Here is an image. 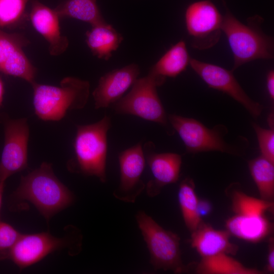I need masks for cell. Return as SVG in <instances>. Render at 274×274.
Masks as SVG:
<instances>
[{
    "instance_id": "1",
    "label": "cell",
    "mask_w": 274,
    "mask_h": 274,
    "mask_svg": "<svg viewBox=\"0 0 274 274\" xmlns=\"http://www.w3.org/2000/svg\"><path fill=\"white\" fill-rule=\"evenodd\" d=\"M11 199L30 202L48 222L54 215L71 206L74 196L56 176L52 164L43 162L38 168L21 177Z\"/></svg>"
},
{
    "instance_id": "2",
    "label": "cell",
    "mask_w": 274,
    "mask_h": 274,
    "mask_svg": "<svg viewBox=\"0 0 274 274\" xmlns=\"http://www.w3.org/2000/svg\"><path fill=\"white\" fill-rule=\"evenodd\" d=\"M224 3L226 11L223 16L221 30L226 36L233 54L234 64L231 71L254 60L273 58V39L261 29L263 18L256 15L247 19V24H244Z\"/></svg>"
},
{
    "instance_id": "3",
    "label": "cell",
    "mask_w": 274,
    "mask_h": 274,
    "mask_svg": "<svg viewBox=\"0 0 274 274\" xmlns=\"http://www.w3.org/2000/svg\"><path fill=\"white\" fill-rule=\"evenodd\" d=\"M35 114L44 121H58L70 111L83 109L90 93L88 81L74 77H66L59 86L38 83L31 84Z\"/></svg>"
},
{
    "instance_id": "4",
    "label": "cell",
    "mask_w": 274,
    "mask_h": 274,
    "mask_svg": "<svg viewBox=\"0 0 274 274\" xmlns=\"http://www.w3.org/2000/svg\"><path fill=\"white\" fill-rule=\"evenodd\" d=\"M111 127V119L107 115L94 123L76 125L75 155L67 162L68 170L106 182L107 134Z\"/></svg>"
},
{
    "instance_id": "5",
    "label": "cell",
    "mask_w": 274,
    "mask_h": 274,
    "mask_svg": "<svg viewBox=\"0 0 274 274\" xmlns=\"http://www.w3.org/2000/svg\"><path fill=\"white\" fill-rule=\"evenodd\" d=\"M165 81L149 72L137 79L130 91L111 107L118 114L134 115L167 127L168 117L157 91Z\"/></svg>"
},
{
    "instance_id": "6",
    "label": "cell",
    "mask_w": 274,
    "mask_h": 274,
    "mask_svg": "<svg viewBox=\"0 0 274 274\" xmlns=\"http://www.w3.org/2000/svg\"><path fill=\"white\" fill-rule=\"evenodd\" d=\"M150 255V262L155 270H172L180 273L185 270L180 249L179 236L160 226L145 212L135 215Z\"/></svg>"
},
{
    "instance_id": "7",
    "label": "cell",
    "mask_w": 274,
    "mask_h": 274,
    "mask_svg": "<svg viewBox=\"0 0 274 274\" xmlns=\"http://www.w3.org/2000/svg\"><path fill=\"white\" fill-rule=\"evenodd\" d=\"M81 234L74 227L70 233L62 237L46 232L21 234L11 251L9 259L22 270L64 248H68L72 255L77 254L81 248Z\"/></svg>"
},
{
    "instance_id": "8",
    "label": "cell",
    "mask_w": 274,
    "mask_h": 274,
    "mask_svg": "<svg viewBox=\"0 0 274 274\" xmlns=\"http://www.w3.org/2000/svg\"><path fill=\"white\" fill-rule=\"evenodd\" d=\"M168 120L173 129L183 142L187 152L220 151L231 154H238L235 146L227 143L224 139L227 129L223 125L213 128L206 127L199 121L176 114H170Z\"/></svg>"
},
{
    "instance_id": "9",
    "label": "cell",
    "mask_w": 274,
    "mask_h": 274,
    "mask_svg": "<svg viewBox=\"0 0 274 274\" xmlns=\"http://www.w3.org/2000/svg\"><path fill=\"white\" fill-rule=\"evenodd\" d=\"M4 131V144L0 159V182L27 167L29 128L26 118L12 119L0 114Z\"/></svg>"
},
{
    "instance_id": "10",
    "label": "cell",
    "mask_w": 274,
    "mask_h": 274,
    "mask_svg": "<svg viewBox=\"0 0 274 274\" xmlns=\"http://www.w3.org/2000/svg\"><path fill=\"white\" fill-rule=\"evenodd\" d=\"M223 16L210 0L190 4L185 13L187 31L192 46L199 50L210 48L219 41Z\"/></svg>"
},
{
    "instance_id": "11",
    "label": "cell",
    "mask_w": 274,
    "mask_h": 274,
    "mask_svg": "<svg viewBox=\"0 0 274 274\" xmlns=\"http://www.w3.org/2000/svg\"><path fill=\"white\" fill-rule=\"evenodd\" d=\"M189 64L209 87L227 94L242 105L253 117L260 115L262 106L247 95L232 71L193 58L190 59Z\"/></svg>"
},
{
    "instance_id": "12",
    "label": "cell",
    "mask_w": 274,
    "mask_h": 274,
    "mask_svg": "<svg viewBox=\"0 0 274 274\" xmlns=\"http://www.w3.org/2000/svg\"><path fill=\"white\" fill-rule=\"evenodd\" d=\"M29 44L23 35L0 28V73L19 78L30 85L36 82L37 70L24 51Z\"/></svg>"
},
{
    "instance_id": "13",
    "label": "cell",
    "mask_w": 274,
    "mask_h": 274,
    "mask_svg": "<svg viewBox=\"0 0 274 274\" xmlns=\"http://www.w3.org/2000/svg\"><path fill=\"white\" fill-rule=\"evenodd\" d=\"M118 160L120 183L113 195L121 201L133 203L146 186L141 179L146 162L142 144L139 143L121 152Z\"/></svg>"
},
{
    "instance_id": "14",
    "label": "cell",
    "mask_w": 274,
    "mask_h": 274,
    "mask_svg": "<svg viewBox=\"0 0 274 274\" xmlns=\"http://www.w3.org/2000/svg\"><path fill=\"white\" fill-rule=\"evenodd\" d=\"M144 155L152 175V179L145 186L147 195H158L164 186L176 183L179 179L182 157L174 153H157L152 142L145 144Z\"/></svg>"
},
{
    "instance_id": "15",
    "label": "cell",
    "mask_w": 274,
    "mask_h": 274,
    "mask_svg": "<svg viewBox=\"0 0 274 274\" xmlns=\"http://www.w3.org/2000/svg\"><path fill=\"white\" fill-rule=\"evenodd\" d=\"M140 73L139 66L131 63L101 76L92 92L95 108H106L118 101L132 86Z\"/></svg>"
},
{
    "instance_id": "16",
    "label": "cell",
    "mask_w": 274,
    "mask_h": 274,
    "mask_svg": "<svg viewBox=\"0 0 274 274\" xmlns=\"http://www.w3.org/2000/svg\"><path fill=\"white\" fill-rule=\"evenodd\" d=\"M28 18L34 29L48 43V51L52 56H58L67 49L69 42L61 32L58 15L38 0L31 1Z\"/></svg>"
},
{
    "instance_id": "17",
    "label": "cell",
    "mask_w": 274,
    "mask_h": 274,
    "mask_svg": "<svg viewBox=\"0 0 274 274\" xmlns=\"http://www.w3.org/2000/svg\"><path fill=\"white\" fill-rule=\"evenodd\" d=\"M191 233V245L202 258L219 254L235 255L238 247L229 240L231 234L227 230H217L202 221Z\"/></svg>"
},
{
    "instance_id": "18",
    "label": "cell",
    "mask_w": 274,
    "mask_h": 274,
    "mask_svg": "<svg viewBox=\"0 0 274 274\" xmlns=\"http://www.w3.org/2000/svg\"><path fill=\"white\" fill-rule=\"evenodd\" d=\"M230 233L246 241L256 243L265 238L272 231V224L265 214H235L226 221Z\"/></svg>"
},
{
    "instance_id": "19",
    "label": "cell",
    "mask_w": 274,
    "mask_h": 274,
    "mask_svg": "<svg viewBox=\"0 0 274 274\" xmlns=\"http://www.w3.org/2000/svg\"><path fill=\"white\" fill-rule=\"evenodd\" d=\"M85 36L86 43L92 54L106 60L111 57L123 40L122 35L107 22L92 26Z\"/></svg>"
},
{
    "instance_id": "20",
    "label": "cell",
    "mask_w": 274,
    "mask_h": 274,
    "mask_svg": "<svg viewBox=\"0 0 274 274\" xmlns=\"http://www.w3.org/2000/svg\"><path fill=\"white\" fill-rule=\"evenodd\" d=\"M190 59L185 42L181 40L167 50L149 72L164 79L174 78L186 70Z\"/></svg>"
},
{
    "instance_id": "21",
    "label": "cell",
    "mask_w": 274,
    "mask_h": 274,
    "mask_svg": "<svg viewBox=\"0 0 274 274\" xmlns=\"http://www.w3.org/2000/svg\"><path fill=\"white\" fill-rule=\"evenodd\" d=\"M54 10L60 19L72 18L88 23L91 26L106 22L96 0H65Z\"/></svg>"
},
{
    "instance_id": "22",
    "label": "cell",
    "mask_w": 274,
    "mask_h": 274,
    "mask_svg": "<svg viewBox=\"0 0 274 274\" xmlns=\"http://www.w3.org/2000/svg\"><path fill=\"white\" fill-rule=\"evenodd\" d=\"M196 271L201 274H261L262 271L244 266L225 253L202 258Z\"/></svg>"
},
{
    "instance_id": "23",
    "label": "cell",
    "mask_w": 274,
    "mask_h": 274,
    "mask_svg": "<svg viewBox=\"0 0 274 274\" xmlns=\"http://www.w3.org/2000/svg\"><path fill=\"white\" fill-rule=\"evenodd\" d=\"M249 168L261 199L273 202L274 198V163L260 156L249 161Z\"/></svg>"
},
{
    "instance_id": "24",
    "label": "cell",
    "mask_w": 274,
    "mask_h": 274,
    "mask_svg": "<svg viewBox=\"0 0 274 274\" xmlns=\"http://www.w3.org/2000/svg\"><path fill=\"white\" fill-rule=\"evenodd\" d=\"M178 196L184 221L187 228L192 232L202 221L197 212L199 199L191 179L186 178L182 181L179 186Z\"/></svg>"
},
{
    "instance_id": "25",
    "label": "cell",
    "mask_w": 274,
    "mask_h": 274,
    "mask_svg": "<svg viewBox=\"0 0 274 274\" xmlns=\"http://www.w3.org/2000/svg\"><path fill=\"white\" fill-rule=\"evenodd\" d=\"M29 0H0V28L21 27L28 18L26 5Z\"/></svg>"
},
{
    "instance_id": "26",
    "label": "cell",
    "mask_w": 274,
    "mask_h": 274,
    "mask_svg": "<svg viewBox=\"0 0 274 274\" xmlns=\"http://www.w3.org/2000/svg\"><path fill=\"white\" fill-rule=\"evenodd\" d=\"M231 201L232 210L235 214H265L267 211L273 208V202L256 198L236 190L232 193Z\"/></svg>"
},
{
    "instance_id": "27",
    "label": "cell",
    "mask_w": 274,
    "mask_h": 274,
    "mask_svg": "<svg viewBox=\"0 0 274 274\" xmlns=\"http://www.w3.org/2000/svg\"><path fill=\"white\" fill-rule=\"evenodd\" d=\"M21 234L11 225L0 220V260L9 259L11 251Z\"/></svg>"
},
{
    "instance_id": "28",
    "label": "cell",
    "mask_w": 274,
    "mask_h": 274,
    "mask_svg": "<svg viewBox=\"0 0 274 274\" xmlns=\"http://www.w3.org/2000/svg\"><path fill=\"white\" fill-rule=\"evenodd\" d=\"M252 126L256 134L261 156L274 163L273 125L267 129L253 123Z\"/></svg>"
},
{
    "instance_id": "29",
    "label": "cell",
    "mask_w": 274,
    "mask_h": 274,
    "mask_svg": "<svg viewBox=\"0 0 274 274\" xmlns=\"http://www.w3.org/2000/svg\"><path fill=\"white\" fill-rule=\"evenodd\" d=\"M268 242V250L267 257V263L266 269L267 272L273 273L274 272V240L270 237Z\"/></svg>"
},
{
    "instance_id": "30",
    "label": "cell",
    "mask_w": 274,
    "mask_h": 274,
    "mask_svg": "<svg viewBox=\"0 0 274 274\" xmlns=\"http://www.w3.org/2000/svg\"><path fill=\"white\" fill-rule=\"evenodd\" d=\"M212 211V203L207 199H198L197 212L200 218L209 215Z\"/></svg>"
},
{
    "instance_id": "31",
    "label": "cell",
    "mask_w": 274,
    "mask_h": 274,
    "mask_svg": "<svg viewBox=\"0 0 274 274\" xmlns=\"http://www.w3.org/2000/svg\"><path fill=\"white\" fill-rule=\"evenodd\" d=\"M266 87L270 99H274V72L269 71L266 76Z\"/></svg>"
},
{
    "instance_id": "32",
    "label": "cell",
    "mask_w": 274,
    "mask_h": 274,
    "mask_svg": "<svg viewBox=\"0 0 274 274\" xmlns=\"http://www.w3.org/2000/svg\"><path fill=\"white\" fill-rule=\"evenodd\" d=\"M4 92V84L3 79L0 75V108L3 104Z\"/></svg>"
},
{
    "instance_id": "33",
    "label": "cell",
    "mask_w": 274,
    "mask_h": 274,
    "mask_svg": "<svg viewBox=\"0 0 274 274\" xmlns=\"http://www.w3.org/2000/svg\"><path fill=\"white\" fill-rule=\"evenodd\" d=\"M5 185V182L4 181L0 182V214H1L2 205L3 194L4 192Z\"/></svg>"
}]
</instances>
